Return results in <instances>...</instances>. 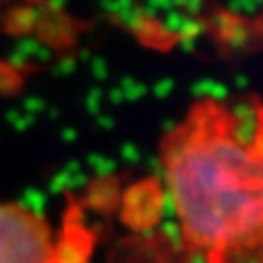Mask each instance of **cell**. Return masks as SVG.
I'll return each instance as SVG.
<instances>
[{"mask_svg": "<svg viewBox=\"0 0 263 263\" xmlns=\"http://www.w3.org/2000/svg\"><path fill=\"white\" fill-rule=\"evenodd\" d=\"M91 242L81 220L58 236L29 208L0 203V263H87Z\"/></svg>", "mask_w": 263, "mask_h": 263, "instance_id": "2", "label": "cell"}, {"mask_svg": "<svg viewBox=\"0 0 263 263\" xmlns=\"http://www.w3.org/2000/svg\"><path fill=\"white\" fill-rule=\"evenodd\" d=\"M261 116L249 126L218 100H199L164 137L166 189L191 253L205 263H261Z\"/></svg>", "mask_w": 263, "mask_h": 263, "instance_id": "1", "label": "cell"}]
</instances>
